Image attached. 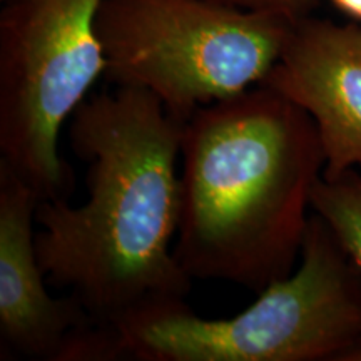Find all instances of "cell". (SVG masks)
I'll list each match as a JSON object with an SVG mask.
<instances>
[{"label":"cell","mask_w":361,"mask_h":361,"mask_svg":"<svg viewBox=\"0 0 361 361\" xmlns=\"http://www.w3.org/2000/svg\"><path fill=\"white\" fill-rule=\"evenodd\" d=\"M184 124L146 89L117 85L84 99L71 116L69 141L87 166V201L37 202L45 278L111 333L191 291L192 278L171 250Z\"/></svg>","instance_id":"obj_1"},{"label":"cell","mask_w":361,"mask_h":361,"mask_svg":"<svg viewBox=\"0 0 361 361\" xmlns=\"http://www.w3.org/2000/svg\"><path fill=\"white\" fill-rule=\"evenodd\" d=\"M180 159L173 250L189 276L256 295L290 276L324 169L308 112L258 84L194 112Z\"/></svg>","instance_id":"obj_2"},{"label":"cell","mask_w":361,"mask_h":361,"mask_svg":"<svg viewBox=\"0 0 361 361\" xmlns=\"http://www.w3.org/2000/svg\"><path fill=\"white\" fill-rule=\"evenodd\" d=\"M117 360L351 361L361 343V269L319 214L310 216L301 264L233 318L206 319L184 301L112 329Z\"/></svg>","instance_id":"obj_3"},{"label":"cell","mask_w":361,"mask_h":361,"mask_svg":"<svg viewBox=\"0 0 361 361\" xmlns=\"http://www.w3.org/2000/svg\"><path fill=\"white\" fill-rule=\"evenodd\" d=\"M296 20L216 0H104V78L149 90L188 121L263 82Z\"/></svg>","instance_id":"obj_4"},{"label":"cell","mask_w":361,"mask_h":361,"mask_svg":"<svg viewBox=\"0 0 361 361\" xmlns=\"http://www.w3.org/2000/svg\"><path fill=\"white\" fill-rule=\"evenodd\" d=\"M104 0H0V162L39 201L74 188L59 134L106 72Z\"/></svg>","instance_id":"obj_5"},{"label":"cell","mask_w":361,"mask_h":361,"mask_svg":"<svg viewBox=\"0 0 361 361\" xmlns=\"http://www.w3.org/2000/svg\"><path fill=\"white\" fill-rule=\"evenodd\" d=\"M37 196L0 162V346L2 358L117 360L114 336L74 296H52L35 250Z\"/></svg>","instance_id":"obj_6"},{"label":"cell","mask_w":361,"mask_h":361,"mask_svg":"<svg viewBox=\"0 0 361 361\" xmlns=\"http://www.w3.org/2000/svg\"><path fill=\"white\" fill-rule=\"evenodd\" d=\"M263 85L314 121L324 178L361 169V24L305 16L295 22Z\"/></svg>","instance_id":"obj_7"},{"label":"cell","mask_w":361,"mask_h":361,"mask_svg":"<svg viewBox=\"0 0 361 361\" xmlns=\"http://www.w3.org/2000/svg\"><path fill=\"white\" fill-rule=\"evenodd\" d=\"M311 207L326 221L361 269V171L348 169L335 178L322 174ZM351 361H361V343Z\"/></svg>","instance_id":"obj_8"},{"label":"cell","mask_w":361,"mask_h":361,"mask_svg":"<svg viewBox=\"0 0 361 361\" xmlns=\"http://www.w3.org/2000/svg\"><path fill=\"white\" fill-rule=\"evenodd\" d=\"M216 2L247 8V11L278 12L295 17V19H301L305 16H311L319 0H216Z\"/></svg>","instance_id":"obj_9"},{"label":"cell","mask_w":361,"mask_h":361,"mask_svg":"<svg viewBox=\"0 0 361 361\" xmlns=\"http://www.w3.org/2000/svg\"><path fill=\"white\" fill-rule=\"evenodd\" d=\"M341 13L361 24V0H329Z\"/></svg>","instance_id":"obj_10"}]
</instances>
